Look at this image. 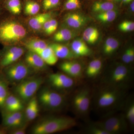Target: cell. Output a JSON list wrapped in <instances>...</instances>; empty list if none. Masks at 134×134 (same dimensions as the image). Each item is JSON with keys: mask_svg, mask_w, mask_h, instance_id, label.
I'll return each instance as SVG.
<instances>
[{"mask_svg": "<svg viewBox=\"0 0 134 134\" xmlns=\"http://www.w3.org/2000/svg\"><path fill=\"white\" fill-rule=\"evenodd\" d=\"M26 126L10 130L8 133L10 134H25L26 133Z\"/></svg>", "mask_w": 134, "mask_h": 134, "instance_id": "8d00e7d4", "label": "cell"}, {"mask_svg": "<svg viewBox=\"0 0 134 134\" xmlns=\"http://www.w3.org/2000/svg\"><path fill=\"white\" fill-rule=\"evenodd\" d=\"M104 130L109 134H118L125 130L127 124L124 118L120 116H113L104 121L95 124Z\"/></svg>", "mask_w": 134, "mask_h": 134, "instance_id": "ba28073f", "label": "cell"}, {"mask_svg": "<svg viewBox=\"0 0 134 134\" xmlns=\"http://www.w3.org/2000/svg\"><path fill=\"white\" fill-rule=\"evenodd\" d=\"M76 34L71 29L63 28L60 29L54 34L53 39L58 42L69 41L75 38Z\"/></svg>", "mask_w": 134, "mask_h": 134, "instance_id": "603a6c76", "label": "cell"}, {"mask_svg": "<svg viewBox=\"0 0 134 134\" xmlns=\"http://www.w3.org/2000/svg\"><path fill=\"white\" fill-rule=\"evenodd\" d=\"M24 102L14 93L10 92L5 100L2 110L7 112H14L23 111L25 108Z\"/></svg>", "mask_w": 134, "mask_h": 134, "instance_id": "4fadbf2b", "label": "cell"}, {"mask_svg": "<svg viewBox=\"0 0 134 134\" xmlns=\"http://www.w3.org/2000/svg\"><path fill=\"white\" fill-rule=\"evenodd\" d=\"M61 70L72 78H77L81 76L82 73L81 66L76 61L67 60L60 63Z\"/></svg>", "mask_w": 134, "mask_h": 134, "instance_id": "5bb4252c", "label": "cell"}, {"mask_svg": "<svg viewBox=\"0 0 134 134\" xmlns=\"http://www.w3.org/2000/svg\"><path fill=\"white\" fill-rule=\"evenodd\" d=\"M24 53V50L22 47L6 46L0 52V70L16 62Z\"/></svg>", "mask_w": 134, "mask_h": 134, "instance_id": "52a82bcc", "label": "cell"}, {"mask_svg": "<svg viewBox=\"0 0 134 134\" xmlns=\"http://www.w3.org/2000/svg\"><path fill=\"white\" fill-rule=\"evenodd\" d=\"M9 84L15 85L31 76L34 72L23 62H16L0 70Z\"/></svg>", "mask_w": 134, "mask_h": 134, "instance_id": "277c9868", "label": "cell"}, {"mask_svg": "<svg viewBox=\"0 0 134 134\" xmlns=\"http://www.w3.org/2000/svg\"><path fill=\"white\" fill-rule=\"evenodd\" d=\"M47 44L44 41L38 39H33L27 41L25 46L29 51L37 53L47 46Z\"/></svg>", "mask_w": 134, "mask_h": 134, "instance_id": "83f0119b", "label": "cell"}, {"mask_svg": "<svg viewBox=\"0 0 134 134\" xmlns=\"http://www.w3.org/2000/svg\"></svg>", "mask_w": 134, "mask_h": 134, "instance_id": "bcb514c9", "label": "cell"}, {"mask_svg": "<svg viewBox=\"0 0 134 134\" xmlns=\"http://www.w3.org/2000/svg\"><path fill=\"white\" fill-rule=\"evenodd\" d=\"M70 46V49L76 57L87 56L91 53L90 49L82 39H75L71 43Z\"/></svg>", "mask_w": 134, "mask_h": 134, "instance_id": "e0dca14e", "label": "cell"}, {"mask_svg": "<svg viewBox=\"0 0 134 134\" xmlns=\"http://www.w3.org/2000/svg\"><path fill=\"white\" fill-rule=\"evenodd\" d=\"M48 80L50 85L58 90L70 88L74 84L73 78L62 73L51 74L48 76Z\"/></svg>", "mask_w": 134, "mask_h": 134, "instance_id": "8fae6325", "label": "cell"}, {"mask_svg": "<svg viewBox=\"0 0 134 134\" xmlns=\"http://www.w3.org/2000/svg\"><path fill=\"white\" fill-rule=\"evenodd\" d=\"M80 0H66L65 3V8L68 10H73L81 7Z\"/></svg>", "mask_w": 134, "mask_h": 134, "instance_id": "d6a6232c", "label": "cell"}, {"mask_svg": "<svg viewBox=\"0 0 134 134\" xmlns=\"http://www.w3.org/2000/svg\"><path fill=\"white\" fill-rule=\"evenodd\" d=\"M119 45V42L117 39L113 37H108L104 43L103 52L106 55L111 54L116 51Z\"/></svg>", "mask_w": 134, "mask_h": 134, "instance_id": "4316f807", "label": "cell"}, {"mask_svg": "<svg viewBox=\"0 0 134 134\" xmlns=\"http://www.w3.org/2000/svg\"><path fill=\"white\" fill-rule=\"evenodd\" d=\"M119 29L121 31L124 32H129L133 31L134 23L130 21H124L119 25Z\"/></svg>", "mask_w": 134, "mask_h": 134, "instance_id": "1f68e13d", "label": "cell"}, {"mask_svg": "<svg viewBox=\"0 0 134 134\" xmlns=\"http://www.w3.org/2000/svg\"><path fill=\"white\" fill-rule=\"evenodd\" d=\"M102 67V62L99 59H96L91 61L86 70V74L89 77L92 78L99 74Z\"/></svg>", "mask_w": 134, "mask_h": 134, "instance_id": "d4e9b609", "label": "cell"}, {"mask_svg": "<svg viewBox=\"0 0 134 134\" xmlns=\"http://www.w3.org/2000/svg\"><path fill=\"white\" fill-rule=\"evenodd\" d=\"M89 131V133L92 134H109L104 130L96 124L90 127Z\"/></svg>", "mask_w": 134, "mask_h": 134, "instance_id": "d590c367", "label": "cell"}, {"mask_svg": "<svg viewBox=\"0 0 134 134\" xmlns=\"http://www.w3.org/2000/svg\"><path fill=\"white\" fill-rule=\"evenodd\" d=\"M25 108V114L28 121H31L37 117L39 111L38 100L36 96H34L27 103Z\"/></svg>", "mask_w": 134, "mask_h": 134, "instance_id": "ac0fdd59", "label": "cell"}, {"mask_svg": "<svg viewBox=\"0 0 134 134\" xmlns=\"http://www.w3.org/2000/svg\"><path fill=\"white\" fill-rule=\"evenodd\" d=\"M36 53L41 57L47 65H54L58 62V58L50 46H47L43 50Z\"/></svg>", "mask_w": 134, "mask_h": 134, "instance_id": "44dd1931", "label": "cell"}, {"mask_svg": "<svg viewBox=\"0 0 134 134\" xmlns=\"http://www.w3.org/2000/svg\"><path fill=\"white\" fill-rule=\"evenodd\" d=\"M116 7L114 3L109 1H98L94 2L92 7L93 12L98 13L115 9Z\"/></svg>", "mask_w": 134, "mask_h": 134, "instance_id": "484cf974", "label": "cell"}, {"mask_svg": "<svg viewBox=\"0 0 134 134\" xmlns=\"http://www.w3.org/2000/svg\"><path fill=\"white\" fill-rule=\"evenodd\" d=\"M2 122L1 126L8 131L26 126L27 121L23 111L14 112H1Z\"/></svg>", "mask_w": 134, "mask_h": 134, "instance_id": "8992f818", "label": "cell"}, {"mask_svg": "<svg viewBox=\"0 0 134 134\" xmlns=\"http://www.w3.org/2000/svg\"><path fill=\"white\" fill-rule=\"evenodd\" d=\"M8 82L0 71V111L3 108L5 100L9 94Z\"/></svg>", "mask_w": 134, "mask_h": 134, "instance_id": "7402d4cb", "label": "cell"}, {"mask_svg": "<svg viewBox=\"0 0 134 134\" xmlns=\"http://www.w3.org/2000/svg\"><path fill=\"white\" fill-rule=\"evenodd\" d=\"M37 98L39 104L45 109L49 110L59 109L65 102V98L62 94L47 87L40 90Z\"/></svg>", "mask_w": 134, "mask_h": 134, "instance_id": "5b68a950", "label": "cell"}, {"mask_svg": "<svg viewBox=\"0 0 134 134\" xmlns=\"http://www.w3.org/2000/svg\"><path fill=\"white\" fill-rule=\"evenodd\" d=\"M99 32L96 27H88L83 33V39L88 44H93L96 43L99 37Z\"/></svg>", "mask_w": 134, "mask_h": 134, "instance_id": "cb8c5ba5", "label": "cell"}, {"mask_svg": "<svg viewBox=\"0 0 134 134\" xmlns=\"http://www.w3.org/2000/svg\"><path fill=\"white\" fill-rule=\"evenodd\" d=\"M47 20L43 25V29L45 33L47 35H50L52 34L51 31V26H50V19Z\"/></svg>", "mask_w": 134, "mask_h": 134, "instance_id": "74e56055", "label": "cell"}, {"mask_svg": "<svg viewBox=\"0 0 134 134\" xmlns=\"http://www.w3.org/2000/svg\"><path fill=\"white\" fill-rule=\"evenodd\" d=\"M90 94L88 90L82 89L74 97L73 100L74 108L77 113L84 114L90 108Z\"/></svg>", "mask_w": 134, "mask_h": 134, "instance_id": "30bf717a", "label": "cell"}, {"mask_svg": "<svg viewBox=\"0 0 134 134\" xmlns=\"http://www.w3.org/2000/svg\"><path fill=\"white\" fill-rule=\"evenodd\" d=\"M5 7L14 14H19L21 10V5L20 0H7Z\"/></svg>", "mask_w": 134, "mask_h": 134, "instance_id": "f546056e", "label": "cell"}, {"mask_svg": "<svg viewBox=\"0 0 134 134\" xmlns=\"http://www.w3.org/2000/svg\"><path fill=\"white\" fill-rule=\"evenodd\" d=\"M129 76L127 68L124 65H120L115 67L110 76V82L114 84H120L126 81Z\"/></svg>", "mask_w": 134, "mask_h": 134, "instance_id": "2e32d148", "label": "cell"}, {"mask_svg": "<svg viewBox=\"0 0 134 134\" xmlns=\"http://www.w3.org/2000/svg\"><path fill=\"white\" fill-rule=\"evenodd\" d=\"M64 22L68 26L73 29H77L84 26L87 21V18L78 13L69 12L65 15Z\"/></svg>", "mask_w": 134, "mask_h": 134, "instance_id": "9a60e30c", "label": "cell"}, {"mask_svg": "<svg viewBox=\"0 0 134 134\" xmlns=\"http://www.w3.org/2000/svg\"><path fill=\"white\" fill-rule=\"evenodd\" d=\"M60 0H43V6L45 10L56 7L59 4Z\"/></svg>", "mask_w": 134, "mask_h": 134, "instance_id": "836d02e7", "label": "cell"}, {"mask_svg": "<svg viewBox=\"0 0 134 134\" xmlns=\"http://www.w3.org/2000/svg\"><path fill=\"white\" fill-rule=\"evenodd\" d=\"M126 119L131 125L134 124V104L132 103L127 109L126 113Z\"/></svg>", "mask_w": 134, "mask_h": 134, "instance_id": "e575fe53", "label": "cell"}, {"mask_svg": "<svg viewBox=\"0 0 134 134\" xmlns=\"http://www.w3.org/2000/svg\"><path fill=\"white\" fill-rule=\"evenodd\" d=\"M113 1H120V0H113Z\"/></svg>", "mask_w": 134, "mask_h": 134, "instance_id": "ee69618b", "label": "cell"}, {"mask_svg": "<svg viewBox=\"0 0 134 134\" xmlns=\"http://www.w3.org/2000/svg\"><path fill=\"white\" fill-rule=\"evenodd\" d=\"M29 20V25L34 30H38L43 28V25L47 20L51 18V15L48 13L35 15Z\"/></svg>", "mask_w": 134, "mask_h": 134, "instance_id": "ffe728a7", "label": "cell"}, {"mask_svg": "<svg viewBox=\"0 0 134 134\" xmlns=\"http://www.w3.org/2000/svg\"><path fill=\"white\" fill-rule=\"evenodd\" d=\"M117 15V12L115 9L98 13L97 19L103 23H111L114 21Z\"/></svg>", "mask_w": 134, "mask_h": 134, "instance_id": "f1b7e54d", "label": "cell"}, {"mask_svg": "<svg viewBox=\"0 0 134 134\" xmlns=\"http://www.w3.org/2000/svg\"><path fill=\"white\" fill-rule=\"evenodd\" d=\"M58 59L71 60L76 58L71 49L67 46L60 44L53 43L50 45Z\"/></svg>", "mask_w": 134, "mask_h": 134, "instance_id": "d6986e66", "label": "cell"}, {"mask_svg": "<svg viewBox=\"0 0 134 134\" xmlns=\"http://www.w3.org/2000/svg\"><path fill=\"white\" fill-rule=\"evenodd\" d=\"M44 81L42 76L32 75L15 85L13 93L27 103L36 96Z\"/></svg>", "mask_w": 134, "mask_h": 134, "instance_id": "3957f363", "label": "cell"}, {"mask_svg": "<svg viewBox=\"0 0 134 134\" xmlns=\"http://www.w3.org/2000/svg\"><path fill=\"white\" fill-rule=\"evenodd\" d=\"M76 120L67 117H50L40 121L31 129L33 134H50L62 132L76 126Z\"/></svg>", "mask_w": 134, "mask_h": 134, "instance_id": "6da1fadb", "label": "cell"}, {"mask_svg": "<svg viewBox=\"0 0 134 134\" xmlns=\"http://www.w3.org/2000/svg\"><path fill=\"white\" fill-rule=\"evenodd\" d=\"M122 61L125 63L128 64L130 63L129 55V49L127 48L125 50V52L122 56Z\"/></svg>", "mask_w": 134, "mask_h": 134, "instance_id": "ab89813d", "label": "cell"}, {"mask_svg": "<svg viewBox=\"0 0 134 134\" xmlns=\"http://www.w3.org/2000/svg\"><path fill=\"white\" fill-rule=\"evenodd\" d=\"M25 62L34 72L45 71L47 68V64L37 53L28 51L25 57Z\"/></svg>", "mask_w": 134, "mask_h": 134, "instance_id": "7c38bea8", "label": "cell"}, {"mask_svg": "<svg viewBox=\"0 0 134 134\" xmlns=\"http://www.w3.org/2000/svg\"><path fill=\"white\" fill-rule=\"evenodd\" d=\"M26 34V29L18 22L9 20L0 21V43L6 46L20 41Z\"/></svg>", "mask_w": 134, "mask_h": 134, "instance_id": "7a4b0ae2", "label": "cell"}, {"mask_svg": "<svg viewBox=\"0 0 134 134\" xmlns=\"http://www.w3.org/2000/svg\"><path fill=\"white\" fill-rule=\"evenodd\" d=\"M1 9H0V15H1Z\"/></svg>", "mask_w": 134, "mask_h": 134, "instance_id": "f6af8a7d", "label": "cell"}, {"mask_svg": "<svg viewBox=\"0 0 134 134\" xmlns=\"http://www.w3.org/2000/svg\"><path fill=\"white\" fill-rule=\"evenodd\" d=\"M120 93L115 89H107L100 92L97 99V104L98 107L105 109L115 104L119 99Z\"/></svg>", "mask_w": 134, "mask_h": 134, "instance_id": "9c48e42d", "label": "cell"}, {"mask_svg": "<svg viewBox=\"0 0 134 134\" xmlns=\"http://www.w3.org/2000/svg\"><path fill=\"white\" fill-rule=\"evenodd\" d=\"M134 1L132 2L131 5H130V8L132 12H134Z\"/></svg>", "mask_w": 134, "mask_h": 134, "instance_id": "b9f144b4", "label": "cell"}, {"mask_svg": "<svg viewBox=\"0 0 134 134\" xmlns=\"http://www.w3.org/2000/svg\"><path fill=\"white\" fill-rule=\"evenodd\" d=\"M122 2L125 3H128L132 1V0H122Z\"/></svg>", "mask_w": 134, "mask_h": 134, "instance_id": "7bdbcfd3", "label": "cell"}, {"mask_svg": "<svg viewBox=\"0 0 134 134\" xmlns=\"http://www.w3.org/2000/svg\"><path fill=\"white\" fill-rule=\"evenodd\" d=\"M40 10V6L38 3L34 1H28L24 7L25 14L29 15H35Z\"/></svg>", "mask_w": 134, "mask_h": 134, "instance_id": "4dcf8cb0", "label": "cell"}, {"mask_svg": "<svg viewBox=\"0 0 134 134\" xmlns=\"http://www.w3.org/2000/svg\"><path fill=\"white\" fill-rule=\"evenodd\" d=\"M129 55L130 63L134 61V49L133 47H129Z\"/></svg>", "mask_w": 134, "mask_h": 134, "instance_id": "60d3db41", "label": "cell"}, {"mask_svg": "<svg viewBox=\"0 0 134 134\" xmlns=\"http://www.w3.org/2000/svg\"><path fill=\"white\" fill-rule=\"evenodd\" d=\"M50 26H51V31L52 34L53 33L58 29V23L57 20L55 19H50Z\"/></svg>", "mask_w": 134, "mask_h": 134, "instance_id": "f35d334b", "label": "cell"}]
</instances>
